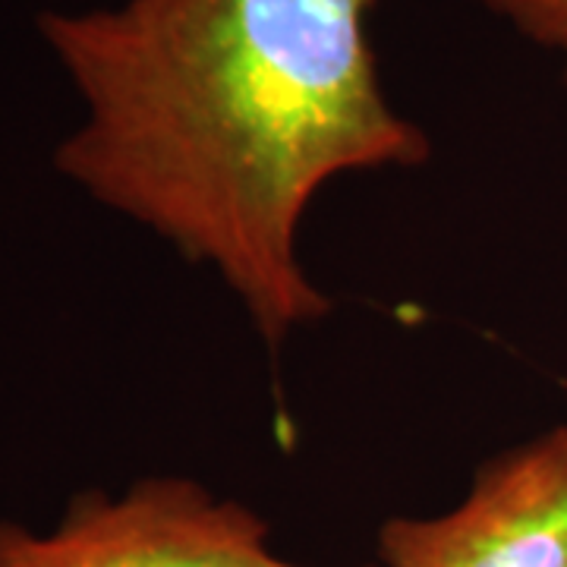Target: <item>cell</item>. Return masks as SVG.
Listing matches in <instances>:
<instances>
[{
    "label": "cell",
    "instance_id": "obj_3",
    "mask_svg": "<svg viewBox=\"0 0 567 567\" xmlns=\"http://www.w3.org/2000/svg\"><path fill=\"white\" fill-rule=\"evenodd\" d=\"M382 567H567V425L492 454L457 507L388 517Z\"/></svg>",
    "mask_w": 567,
    "mask_h": 567
},
{
    "label": "cell",
    "instance_id": "obj_1",
    "mask_svg": "<svg viewBox=\"0 0 567 567\" xmlns=\"http://www.w3.org/2000/svg\"><path fill=\"white\" fill-rule=\"evenodd\" d=\"M375 7L123 0L39 17L85 104L54 167L208 265L268 350L334 306L300 262V227L324 183L432 158V140L388 99Z\"/></svg>",
    "mask_w": 567,
    "mask_h": 567
},
{
    "label": "cell",
    "instance_id": "obj_4",
    "mask_svg": "<svg viewBox=\"0 0 567 567\" xmlns=\"http://www.w3.org/2000/svg\"><path fill=\"white\" fill-rule=\"evenodd\" d=\"M505 20L517 35L558 54L567 80V0H466Z\"/></svg>",
    "mask_w": 567,
    "mask_h": 567
},
{
    "label": "cell",
    "instance_id": "obj_2",
    "mask_svg": "<svg viewBox=\"0 0 567 567\" xmlns=\"http://www.w3.org/2000/svg\"><path fill=\"white\" fill-rule=\"evenodd\" d=\"M0 567H312L271 548L252 507L189 476L82 492L51 529L0 520ZM382 567V565H360Z\"/></svg>",
    "mask_w": 567,
    "mask_h": 567
}]
</instances>
